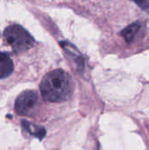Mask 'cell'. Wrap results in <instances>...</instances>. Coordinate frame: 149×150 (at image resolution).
<instances>
[{"mask_svg":"<svg viewBox=\"0 0 149 150\" xmlns=\"http://www.w3.org/2000/svg\"><path fill=\"white\" fill-rule=\"evenodd\" d=\"M73 91L72 79L62 69L47 73L40 83V92L48 102H63L68 99Z\"/></svg>","mask_w":149,"mask_h":150,"instance_id":"obj_1","label":"cell"},{"mask_svg":"<svg viewBox=\"0 0 149 150\" xmlns=\"http://www.w3.org/2000/svg\"><path fill=\"white\" fill-rule=\"evenodd\" d=\"M141 26H142V25H141V22L133 23L132 25H128L126 28H125L122 31L121 35L125 38L126 42L131 43V42H133L134 40V39L136 38V36L140 33V31L141 29Z\"/></svg>","mask_w":149,"mask_h":150,"instance_id":"obj_5","label":"cell"},{"mask_svg":"<svg viewBox=\"0 0 149 150\" xmlns=\"http://www.w3.org/2000/svg\"><path fill=\"white\" fill-rule=\"evenodd\" d=\"M23 122H24V126L26 128V130H28L32 134L36 135V136L40 137V138L44 137V135H45V130H44V128H40V127H35L33 125L25 123V121H23Z\"/></svg>","mask_w":149,"mask_h":150,"instance_id":"obj_6","label":"cell"},{"mask_svg":"<svg viewBox=\"0 0 149 150\" xmlns=\"http://www.w3.org/2000/svg\"><path fill=\"white\" fill-rule=\"evenodd\" d=\"M133 1L143 10L146 11L149 10V0H133Z\"/></svg>","mask_w":149,"mask_h":150,"instance_id":"obj_7","label":"cell"},{"mask_svg":"<svg viewBox=\"0 0 149 150\" xmlns=\"http://www.w3.org/2000/svg\"><path fill=\"white\" fill-rule=\"evenodd\" d=\"M14 66L10 56L0 52V79L9 76L13 71Z\"/></svg>","mask_w":149,"mask_h":150,"instance_id":"obj_4","label":"cell"},{"mask_svg":"<svg viewBox=\"0 0 149 150\" xmlns=\"http://www.w3.org/2000/svg\"><path fill=\"white\" fill-rule=\"evenodd\" d=\"M4 40L17 53L27 51L34 45L32 35L18 25H9L4 30Z\"/></svg>","mask_w":149,"mask_h":150,"instance_id":"obj_2","label":"cell"},{"mask_svg":"<svg viewBox=\"0 0 149 150\" xmlns=\"http://www.w3.org/2000/svg\"><path fill=\"white\" fill-rule=\"evenodd\" d=\"M40 106V99L37 92L26 91L21 93L15 102V111L21 116H33Z\"/></svg>","mask_w":149,"mask_h":150,"instance_id":"obj_3","label":"cell"}]
</instances>
